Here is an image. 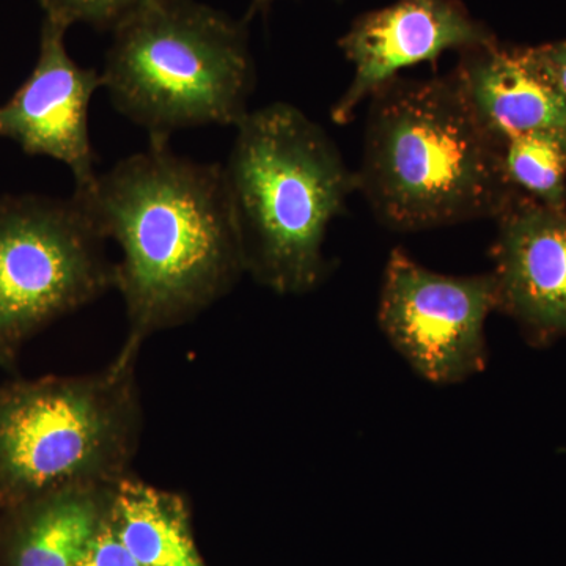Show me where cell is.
Masks as SVG:
<instances>
[{
    "mask_svg": "<svg viewBox=\"0 0 566 566\" xmlns=\"http://www.w3.org/2000/svg\"><path fill=\"white\" fill-rule=\"evenodd\" d=\"M354 174L376 218L398 232L497 219L520 196L452 74L398 76L370 96Z\"/></svg>",
    "mask_w": 566,
    "mask_h": 566,
    "instance_id": "2",
    "label": "cell"
},
{
    "mask_svg": "<svg viewBox=\"0 0 566 566\" xmlns=\"http://www.w3.org/2000/svg\"><path fill=\"white\" fill-rule=\"evenodd\" d=\"M493 248L497 311L535 340L566 335V210L520 196L497 218Z\"/></svg>",
    "mask_w": 566,
    "mask_h": 566,
    "instance_id": "10",
    "label": "cell"
},
{
    "mask_svg": "<svg viewBox=\"0 0 566 566\" xmlns=\"http://www.w3.org/2000/svg\"><path fill=\"white\" fill-rule=\"evenodd\" d=\"M506 180L553 210H566V137L531 133L501 144Z\"/></svg>",
    "mask_w": 566,
    "mask_h": 566,
    "instance_id": "14",
    "label": "cell"
},
{
    "mask_svg": "<svg viewBox=\"0 0 566 566\" xmlns=\"http://www.w3.org/2000/svg\"><path fill=\"white\" fill-rule=\"evenodd\" d=\"M223 166L245 273L279 294L314 290L327 273L331 222L357 191L337 145L303 111L249 112Z\"/></svg>",
    "mask_w": 566,
    "mask_h": 566,
    "instance_id": "3",
    "label": "cell"
},
{
    "mask_svg": "<svg viewBox=\"0 0 566 566\" xmlns=\"http://www.w3.org/2000/svg\"><path fill=\"white\" fill-rule=\"evenodd\" d=\"M102 76L115 109L150 139L238 126L255 84L244 22L197 0H155L123 22Z\"/></svg>",
    "mask_w": 566,
    "mask_h": 566,
    "instance_id": "4",
    "label": "cell"
},
{
    "mask_svg": "<svg viewBox=\"0 0 566 566\" xmlns=\"http://www.w3.org/2000/svg\"><path fill=\"white\" fill-rule=\"evenodd\" d=\"M77 566H140L112 531L109 520Z\"/></svg>",
    "mask_w": 566,
    "mask_h": 566,
    "instance_id": "16",
    "label": "cell"
},
{
    "mask_svg": "<svg viewBox=\"0 0 566 566\" xmlns=\"http://www.w3.org/2000/svg\"><path fill=\"white\" fill-rule=\"evenodd\" d=\"M104 243L73 196L0 197V367L48 324L115 289Z\"/></svg>",
    "mask_w": 566,
    "mask_h": 566,
    "instance_id": "6",
    "label": "cell"
},
{
    "mask_svg": "<svg viewBox=\"0 0 566 566\" xmlns=\"http://www.w3.org/2000/svg\"><path fill=\"white\" fill-rule=\"evenodd\" d=\"M153 2L155 0H39L44 20L65 29L88 24L112 32Z\"/></svg>",
    "mask_w": 566,
    "mask_h": 566,
    "instance_id": "15",
    "label": "cell"
},
{
    "mask_svg": "<svg viewBox=\"0 0 566 566\" xmlns=\"http://www.w3.org/2000/svg\"><path fill=\"white\" fill-rule=\"evenodd\" d=\"M480 125L497 140L531 133L566 137V103L532 48L488 46L460 52L452 71Z\"/></svg>",
    "mask_w": 566,
    "mask_h": 566,
    "instance_id": "11",
    "label": "cell"
},
{
    "mask_svg": "<svg viewBox=\"0 0 566 566\" xmlns=\"http://www.w3.org/2000/svg\"><path fill=\"white\" fill-rule=\"evenodd\" d=\"M103 237L120 245L115 289L125 301L123 354L218 303L245 273L222 164L175 155L150 139L91 186L74 189Z\"/></svg>",
    "mask_w": 566,
    "mask_h": 566,
    "instance_id": "1",
    "label": "cell"
},
{
    "mask_svg": "<svg viewBox=\"0 0 566 566\" xmlns=\"http://www.w3.org/2000/svg\"><path fill=\"white\" fill-rule=\"evenodd\" d=\"M494 311L493 273L439 274L403 249L390 252L379 294V327L427 381L458 385L485 368V324Z\"/></svg>",
    "mask_w": 566,
    "mask_h": 566,
    "instance_id": "7",
    "label": "cell"
},
{
    "mask_svg": "<svg viewBox=\"0 0 566 566\" xmlns=\"http://www.w3.org/2000/svg\"><path fill=\"white\" fill-rule=\"evenodd\" d=\"M497 41L460 0H397L368 11L338 41L352 63V84L334 104L337 125L352 122L360 104L400 71L434 62L447 51H469Z\"/></svg>",
    "mask_w": 566,
    "mask_h": 566,
    "instance_id": "8",
    "label": "cell"
},
{
    "mask_svg": "<svg viewBox=\"0 0 566 566\" xmlns=\"http://www.w3.org/2000/svg\"><path fill=\"white\" fill-rule=\"evenodd\" d=\"M137 357L0 386V509L71 485H115L137 453Z\"/></svg>",
    "mask_w": 566,
    "mask_h": 566,
    "instance_id": "5",
    "label": "cell"
},
{
    "mask_svg": "<svg viewBox=\"0 0 566 566\" xmlns=\"http://www.w3.org/2000/svg\"><path fill=\"white\" fill-rule=\"evenodd\" d=\"M0 510H2V509H0Z\"/></svg>",
    "mask_w": 566,
    "mask_h": 566,
    "instance_id": "19",
    "label": "cell"
},
{
    "mask_svg": "<svg viewBox=\"0 0 566 566\" xmlns=\"http://www.w3.org/2000/svg\"><path fill=\"white\" fill-rule=\"evenodd\" d=\"M274 0H252L251 9H249L248 18L255 17V14H263L270 10L273 6Z\"/></svg>",
    "mask_w": 566,
    "mask_h": 566,
    "instance_id": "18",
    "label": "cell"
},
{
    "mask_svg": "<svg viewBox=\"0 0 566 566\" xmlns=\"http://www.w3.org/2000/svg\"><path fill=\"white\" fill-rule=\"evenodd\" d=\"M69 29L43 21L40 54L29 80L0 106V137L33 156H50L70 167L76 188L91 186L96 155L88 133V106L104 85L93 69H82L65 46Z\"/></svg>",
    "mask_w": 566,
    "mask_h": 566,
    "instance_id": "9",
    "label": "cell"
},
{
    "mask_svg": "<svg viewBox=\"0 0 566 566\" xmlns=\"http://www.w3.org/2000/svg\"><path fill=\"white\" fill-rule=\"evenodd\" d=\"M115 485H71L0 510V566H77L109 520Z\"/></svg>",
    "mask_w": 566,
    "mask_h": 566,
    "instance_id": "12",
    "label": "cell"
},
{
    "mask_svg": "<svg viewBox=\"0 0 566 566\" xmlns=\"http://www.w3.org/2000/svg\"><path fill=\"white\" fill-rule=\"evenodd\" d=\"M532 52L566 103V40L532 46Z\"/></svg>",
    "mask_w": 566,
    "mask_h": 566,
    "instance_id": "17",
    "label": "cell"
},
{
    "mask_svg": "<svg viewBox=\"0 0 566 566\" xmlns=\"http://www.w3.org/2000/svg\"><path fill=\"white\" fill-rule=\"evenodd\" d=\"M109 524L140 566H207L181 495L126 475L115 483Z\"/></svg>",
    "mask_w": 566,
    "mask_h": 566,
    "instance_id": "13",
    "label": "cell"
}]
</instances>
